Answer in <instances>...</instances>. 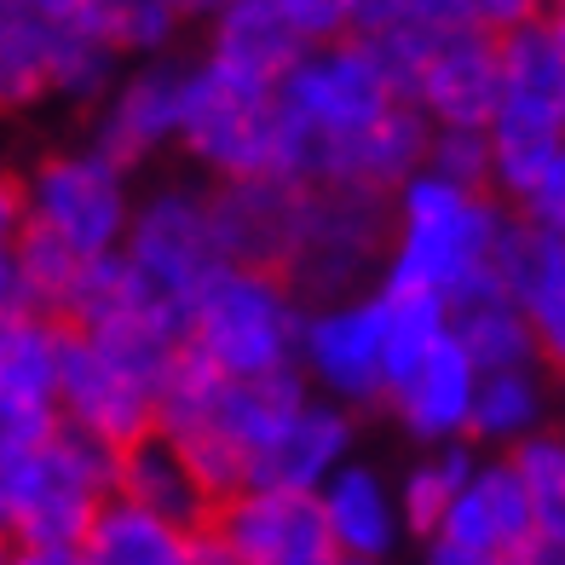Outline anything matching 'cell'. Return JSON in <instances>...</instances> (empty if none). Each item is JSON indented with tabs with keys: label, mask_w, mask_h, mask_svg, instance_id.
I'll return each mask as SVG.
<instances>
[{
	"label": "cell",
	"mask_w": 565,
	"mask_h": 565,
	"mask_svg": "<svg viewBox=\"0 0 565 565\" xmlns=\"http://www.w3.org/2000/svg\"><path fill=\"white\" fill-rule=\"evenodd\" d=\"M18 12H41V18H87V0H0Z\"/></svg>",
	"instance_id": "f35d334b"
},
{
	"label": "cell",
	"mask_w": 565,
	"mask_h": 565,
	"mask_svg": "<svg viewBox=\"0 0 565 565\" xmlns=\"http://www.w3.org/2000/svg\"><path fill=\"white\" fill-rule=\"evenodd\" d=\"M121 46L93 18H41L0 7V93L7 105H98L121 82Z\"/></svg>",
	"instance_id": "8fae6325"
},
{
	"label": "cell",
	"mask_w": 565,
	"mask_h": 565,
	"mask_svg": "<svg viewBox=\"0 0 565 565\" xmlns=\"http://www.w3.org/2000/svg\"><path fill=\"white\" fill-rule=\"evenodd\" d=\"M548 433V387L543 370H497L479 381V404H473V439L491 456H513L525 439Z\"/></svg>",
	"instance_id": "83f0119b"
},
{
	"label": "cell",
	"mask_w": 565,
	"mask_h": 565,
	"mask_svg": "<svg viewBox=\"0 0 565 565\" xmlns=\"http://www.w3.org/2000/svg\"><path fill=\"white\" fill-rule=\"evenodd\" d=\"M185 87H191V64L139 58L93 105V145L105 157H116L127 173L150 157H162L168 145L185 139Z\"/></svg>",
	"instance_id": "2e32d148"
},
{
	"label": "cell",
	"mask_w": 565,
	"mask_h": 565,
	"mask_svg": "<svg viewBox=\"0 0 565 565\" xmlns=\"http://www.w3.org/2000/svg\"><path fill=\"white\" fill-rule=\"evenodd\" d=\"M87 18L127 58H162V46L191 23V0H87Z\"/></svg>",
	"instance_id": "f546056e"
},
{
	"label": "cell",
	"mask_w": 565,
	"mask_h": 565,
	"mask_svg": "<svg viewBox=\"0 0 565 565\" xmlns=\"http://www.w3.org/2000/svg\"><path fill=\"white\" fill-rule=\"evenodd\" d=\"M479 364L468 358V347L456 341V323L445 341H433L416 364L393 375L387 387V409L398 416V427L416 439L422 450H445L473 439V404H479Z\"/></svg>",
	"instance_id": "e0dca14e"
},
{
	"label": "cell",
	"mask_w": 565,
	"mask_h": 565,
	"mask_svg": "<svg viewBox=\"0 0 565 565\" xmlns=\"http://www.w3.org/2000/svg\"><path fill=\"white\" fill-rule=\"evenodd\" d=\"M335 565H387V559H335Z\"/></svg>",
	"instance_id": "7bdbcfd3"
},
{
	"label": "cell",
	"mask_w": 565,
	"mask_h": 565,
	"mask_svg": "<svg viewBox=\"0 0 565 565\" xmlns=\"http://www.w3.org/2000/svg\"><path fill=\"white\" fill-rule=\"evenodd\" d=\"M7 565H87L82 548H12Z\"/></svg>",
	"instance_id": "74e56055"
},
{
	"label": "cell",
	"mask_w": 565,
	"mask_h": 565,
	"mask_svg": "<svg viewBox=\"0 0 565 565\" xmlns=\"http://www.w3.org/2000/svg\"><path fill=\"white\" fill-rule=\"evenodd\" d=\"M220 7H231V0H191V18H214Z\"/></svg>",
	"instance_id": "60d3db41"
},
{
	"label": "cell",
	"mask_w": 565,
	"mask_h": 565,
	"mask_svg": "<svg viewBox=\"0 0 565 565\" xmlns=\"http://www.w3.org/2000/svg\"><path fill=\"white\" fill-rule=\"evenodd\" d=\"M513 237L520 220L497 202V191H473L422 168L393 196V254L381 282L433 295L456 312L491 289H508Z\"/></svg>",
	"instance_id": "7a4b0ae2"
},
{
	"label": "cell",
	"mask_w": 565,
	"mask_h": 565,
	"mask_svg": "<svg viewBox=\"0 0 565 565\" xmlns=\"http://www.w3.org/2000/svg\"><path fill=\"white\" fill-rule=\"evenodd\" d=\"M484 30L479 23V0H393V23L381 35H404V41H445V35H468Z\"/></svg>",
	"instance_id": "d6a6232c"
},
{
	"label": "cell",
	"mask_w": 565,
	"mask_h": 565,
	"mask_svg": "<svg viewBox=\"0 0 565 565\" xmlns=\"http://www.w3.org/2000/svg\"><path fill=\"white\" fill-rule=\"evenodd\" d=\"M127 266L139 271V282L157 306L185 323L196 295L231 266L220 248V225H214V191L168 179V185L145 191L134 209V231H127Z\"/></svg>",
	"instance_id": "7c38bea8"
},
{
	"label": "cell",
	"mask_w": 565,
	"mask_h": 565,
	"mask_svg": "<svg viewBox=\"0 0 565 565\" xmlns=\"http://www.w3.org/2000/svg\"><path fill=\"white\" fill-rule=\"evenodd\" d=\"M565 157V41L559 30L525 23L502 35V105L491 121V191L513 209Z\"/></svg>",
	"instance_id": "52a82bcc"
},
{
	"label": "cell",
	"mask_w": 565,
	"mask_h": 565,
	"mask_svg": "<svg viewBox=\"0 0 565 565\" xmlns=\"http://www.w3.org/2000/svg\"><path fill=\"white\" fill-rule=\"evenodd\" d=\"M473 461H479V456H473L468 445L422 450L416 461H409L404 479H398V502H404L409 531L427 536V543L445 531L450 508H456V497H461V484H468V473H473Z\"/></svg>",
	"instance_id": "f1b7e54d"
},
{
	"label": "cell",
	"mask_w": 565,
	"mask_h": 565,
	"mask_svg": "<svg viewBox=\"0 0 565 565\" xmlns=\"http://www.w3.org/2000/svg\"><path fill=\"white\" fill-rule=\"evenodd\" d=\"M134 209H139V196L127 185V168L105 157L98 145L46 150L12 191V225L53 237L75 260L121 254L127 231H134Z\"/></svg>",
	"instance_id": "ba28073f"
},
{
	"label": "cell",
	"mask_w": 565,
	"mask_h": 565,
	"mask_svg": "<svg viewBox=\"0 0 565 565\" xmlns=\"http://www.w3.org/2000/svg\"><path fill=\"white\" fill-rule=\"evenodd\" d=\"M416 110L433 127H468L491 134L497 105H502V35L468 30L433 41L416 64Z\"/></svg>",
	"instance_id": "ac0fdd59"
},
{
	"label": "cell",
	"mask_w": 565,
	"mask_h": 565,
	"mask_svg": "<svg viewBox=\"0 0 565 565\" xmlns=\"http://www.w3.org/2000/svg\"><path fill=\"white\" fill-rule=\"evenodd\" d=\"M508 289L536 329L543 364L565 375V237L531 231L520 220V237H513V254H508Z\"/></svg>",
	"instance_id": "484cf974"
},
{
	"label": "cell",
	"mask_w": 565,
	"mask_h": 565,
	"mask_svg": "<svg viewBox=\"0 0 565 565\" xmlns=\"http://www.w3.org/2000/svg\"><path fill=\"white\" fill-rule=\"evenodd\" d=\"M427 168L456 179V185H473V191H491V134H468V127H433V150H427Z\"/></svg>",
	"instance_id": "836d02e7"
},
{
	"label": "cell",
	"mask_w": 565,
	"mask_h": 565,
	"mask_svg": "<svg viewBox=\"0 0 565 565\" xmlns=\"http://www.w3.org/2000/svg\"><path fill=\"white\" fill-rule=\"evenodd\" d=\"M209 565H231V559H225V554H220V548H214V554H209Z\"/></svg>",
	"instance_id": "ee69618b"
},
{
	"label": "cell",
	"mask_w": 565,
	"mask_h": 565,
	"mask_svg": "<svg viewBox=\"0 0 565 565\" xmlns=\"http://www.w3.org/2000/svg\"><path fill=\"white\" fill-rule=\"evenodd\" d=\"M300 381L318 398H335L347 409L387 404L393 318H387V295H381V282L364 289V295H352V300L312 306V318H306V341H300Z\"/></svg>",
	"instance_id": "4fadbf2b"
},
{
	"label": "cell",
	"mask_w": 565,
	"mask_h": 565,
	"mask_svg": "<svg viewBox=\"0 0 565 565\" xmlns=\"http://www.w3.org/2000/svg\"><path fill=\"white\" fill-rule=\"evenodd\" d=\"M185 358V329L173 318H139L121 329H70L64 335V427L127 450L157 433L162 393Z\"/></svg>",
	"instance_id": "3957f363"
},
{
	"label": "cell",
	"mask_w": 565,
	"mask_h": 565,
	"mask_svg": "<svg viewBox=\"0 0 565 565\" xmlns=\"http://www.w3.org/2000/svg\"><path fill=\"white\" fill-rule=\"evenodd\" d=\"M318 502L341 559H393V548L409 536L398 484H387V473L370 468V461H347L318 491Z\"/></svg>",
	"instance_id": "7402d4cb"
},
{
	"label": "cell",
	"mask_w": 565,
	"mask_h": 565,
	"mask_svg": "<svg viewBox=\"0 0 565 565\" xmlns=\"http://www.w3.org/2000/svg\"><path fill=\"white\" fill-rule=\"evenodd\" d=\"M520 220L531 231H554V237H565V157L536 179V191L520 202Z\"/></svg>",
	"instance_id": "e575fe53"
},
{
	"label": "cell",
	"mask_w": 565,
	"mask_h": 565,
	"mask_svg": "<svg viewBox=\"0 0 565 565\" xmlns=\"http://www.w3.org/2000/svg\"><path fill=\"white\" fill-rule=\"evenodd\" d=\"M520 565H565V548H548V543H536Z\"/></svg>",
	"instance_id": "ab89813d"
},
{
	"label": "cell",
	"mask_w": 565,
	"mask_h": 565,
	"mask_svg": "<svg viewBox=\"0 0 565 565\" xmlns=\"http://www.w3.org/2000/svg\"><path fill=\"white\" fill-rule=\"evenodd\" d=\"M214 548L231 565H335L341 548L329 536L323 502L312 491L243 484L214 508Z\"/></svg>",
	"instance_id": "5bb4252c"
},
{
	"label": "cell",
	"mask_w": 565,
	"mask_h": 565,
	"mask_svg": "<svg viewBox=\"0 0 565 565\" xmlns=\"http://www.w3.org/2000/svg\"><path fill=\"white\" fill-rule=\"evenodd\" d=\"M352 461V409L335 398L306 393L289 416L277 422L266 450L254 456L248 484H277V491H323Z\"/></svg>",
	"instance_id": "d6986e66"
},
{
	"label": "cell",
	"mask_w": 565,
	"mask_h": 565,
	"mask_svg": "<svg viewBox=\"0 0 565 565\" xmlns=\"http://www.w3.org/2000/svg\"><path fill=\"white\" fill-rule=\"evenodd\" d=\"M393 254V196L358 191V185H306L300 196V225L282 277L312 300H352L364 282L387 277Z\"/></svg>",
	"instance_id": "30bf717a"
},
{
	"label": "cell",
	"mask_w": 565,
	"mask_h": 565,
	"mask_svg": "<svg viewBox=\"0 0 565 565\" xmlns=\"http://www.w3.org/2000/svg\"><path fill=\"white\" fill-rule=\"evenodd\" d=\"M427 46L404 35H352L312 46L277 82L282 98V179L341 185L347 157L398 105H416V64Z\"/></svg>",
	"instance_id": "6da1fadb"
},
{
	"label": "cell",
	"mask_w": 565,
	"mask_h": 565,
	"mask_svg": "<svg viewBox=\"0 0 565 565\" xmlns=\"http://www.w3.org/2000/svg\"><path fill=\"white\" fill-rule=\"evenodd\" d=\"M312 300L282 271L266 266H225L209 289L196 295L185 318V352L225 375L266 381V375H300V341Z\"/></svg>",
	"instance_id": "8992f818"
},
{
	"label": "cell",
	"mask_w": 565,
	"mask_h": 565,
	"mask_svg": "<svg viewBox=\"0 0 565 565\" xmlns=\"http://www.w3.org/2000/svg\"><path fill=\"white\" fill-rule=\"evenodd\" d=\"M116 484L121 450L64 427L35 450L0 456V525L12 548H82Z\"/></svg>",
	"instance_id": "5b68a950"
},
{
	"label": "cell",
	"mask_w": 565,
	"mask_h": 565,
	"mask_svg": "<svg viewBox=\"0 0 565 565\" xmlns=\"http://www.w3.org/2000/svg\"><path fill=\"white\" fill-rule=\"evenodd\" d=\"M179 150L214 173L220 185L237 179H282V98L277 82L243 75L220 58L191 64L185 87V139Z\"/></svg>",
	"instance_id": "9c48e42d"
},
{
	"label": "cell",
	"mask_w": 565,
	"mask_h": 565,
	"mask_svg": "<svg viewBox=\"0 0 565 565\" xmlns=\"http://www.w3.org/2000/svg\"><path fill=\"white\" fill-rule=\"evenodd\" d=\"M306 46H335L352 35H381L393 23V0H277Z\"/></svg>",
	"instance_id": "1f68e13d"
},
{
	"label": "cell",
	"mask_w": 565,
	"mask_h": 565,
	"mask_svg": "<svg viewBox=\"0 0 565 565\" xmlns=\"http://www.w3.org/2000/svg\"><path fill=\"white\" fill-rule=\"evenodd\" d=\"M548 23H554L559 41H565V0H554V7H548Z\"/></svg>",
	"instance_id": "b9f144b4"
},
{
	"label": "cell",
	"mask_w": 565,
	"mask_h": 565,
	"mask_svg": "<svg viewBox=\"0 0 565 565\" xmlns=\"http://www.w3.org/2000/svg\"><path fill=\"white\" fill-rule=\"evenodd\" d=\"M450 323H456V341L468 347V358L479 364V375L543 364L536 329H531V318H525V306L513 300V289H491V295H479V300H468V306H456Z\"/></svg>",
	"instance_id": "4316f807"
},
{
	"label": "cell",
	"mask_w": 565,
	"mask_h": 565,
	"mask_svg": "<svg viewBox=\"0 0 565 565\" xmlns=\"http://www.w3.org/2000/svg\"><path fill=\"white\" fill-rule=\"evenodd\" d=\"M116 497L139 502L150 513H162V520L196 525V531H209L214 525V508H220V497L209 491V479L191 468V456L179 450L168 433H150V439L121 450V484H116Z\"/></svg>",
	"instance_id": "cb8c5ba5"
},
{
	"label": "cell",
	"mask_w": 565,
	"mask_h": 565,
	"mask_svg": "<svg viewBox=\"0 0 565 565\" xmlns=\"http://www.w3.org/2000/svg\"><path fill=\"white\" fill-rule=\"evenodd\" d=\"M422 565H520V559H502V554H479V548H461V543H445V536H433Z\"/></svg>",
	"instance_id": "8d00e7d4"
},
{
	"label": "cell",
	"mask_w": 565,
	"mask_h": 565,
	"mask_svg": "<svg viewBox=\"0 0 565 565\" xmlns=\"http://www.w3.org/2000/svg\"><path fill=\"white\" fill-rule=\"evenodd\" d=\"M312 393L300 375H266V381H243L225 375L214 364H202L196 352L179 358V370L162 393V416L157 433L191 456V468L209 479V491L225 502L231 491H243L254 473V456L266 450L277 422Z\"/></svg>",
	"instance_id": "277c9868"
},
{
	"label": "cell",
	"mask_w": 565,
	"mask_h": 565,
	"mask_svg": "<svg viewBox=\"0 0 565 565\" xmlns=\"http://www.w3.org/2000/svg\"><path fill=\"white\" fill-rule=\"evenodd\" d=\"M445 543L479 548V554H502V559H525L543 536H536V508L513 456H479L468 484L445 520Z\"/></svg>",
	"instance_id": "ffe728a7"
},
{
	"label": "cell",
	"mask_w": 565,
	"mask_h": 565,
	"mask_svg": "<svg viewBox=\"0 0 565 565\" xmlns=\"http://www.w3.org/2000/svg\"><path fill=\"white\" fill-rule=\"evenodd\" d=\"M554 0H479V23L491 35H513L525 30V23H543Z\"/></svg>",
	"instance_id": "d590c367"
},
{
	"label": "cell",
	"mask_w": 565,
	"mask_h": 565,
	"mask_svg": "<svg viewBox=\"0 0 565 565\" xmlns=\"http://www.w3.org/2000/svg\"><path fill=\"white\" fill-rule=\"evenodd\" d=\"M513 468H520L525 491H531V508H536V536L548 548H565V433L548 427L525 439L513 450Z\"/></svg>",
	"instance_id": "4dcf8cb0"
},
{
	"label": "cell",
	"mask_w": 565,
	"mask_h": 565,
	"mask_svg": "<svg viewBox=\"0 0 565 565\" xmlns=\"http://www.w3.org/2000/svg\"><path fill=\"white\" fill-rule=\"evenodd\" d=\"M300 196H306V185H295V179H237V185H214V225H220L225 260L231 266H266V271L289 266Z\"/></svg>",
	"instance_id": "44dd1931"
},
{
	"label": "cell",
	"mask_w": 565,
	"mask_h": 565,
	"mask_svg": "<svg viewBox=\"0 0 565 565\" xmlns=\"http://www.w3.org/2000/svg\"><path fill=\"white\" fill-rule=\"evenodd\" d=\"M82 554H87V565H209L214 536L116 497L93 520Z\"/></svg>",
	"instance_id": "603a6c76"
},
{
	"label": "cell",
	"mask_w": 565,
	"mask_h": 565,
	"mask_svg": "<svg viewBox=\"0 0 565 565\" xmlns=\"http://www.w3.org/2000/svg\"><path fill=\"white\" fill-rule=\"evenodd\" d=\"M64 335L58 318H0V456L64 433Z\"/></svg>",
	"instance_id": "9a60e30c"
},
{
	"label": "cell",
	"mask_w": 565,
	"mask_h": 565,
	"mask_svg": "<svg viewBox=\"0 0 565 565\" xmlns=\"http://www.w3.org/2000/svg\"><path fill=\"white\" fill-rule=\"evenodd\" d=\"M312 46L300 41V30L282 18L277 0H231L209 18V58L260 75V82H282Z\"/></svg>",
	"instance_id": "d4e9b609"
}]
</instances>
